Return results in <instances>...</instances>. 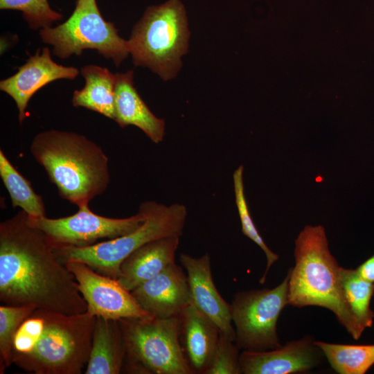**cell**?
I'll use <instances>...</instances> for the list:
<instances>
[{
    "label": "cell",
    "instance_id": "83f0119b",
    "mask_svg": "<svg viewBox=\"0 0 374 374\" xmlns=\"http://www.w3.org/2000/svg\"><path fill=\"white\" fill-rule=\"evenodd\" d=\"M356 270L364 280L374 283V254L362 263Z\"/></svg>",
    "mask_w": 374,
    "mask_h": 374
},
{
    "label": "cell",
    "instance_id": "9a60e30c",
    "mask_svg": "<svg viewBox=\"0 0 374 374\" xmlns=\"http://www.w3.org/2000/svg\"><path fill=\"white\" fill-rule=\"evenodd\" d=\"M139 305L155 317L180 316L190 304L187 276L175 262L131 291Z\"/></svg>",
    "mask_w": 374,
    "mask_h": 374
},
{
    "label": "cell",
    "instance_id": "ffe728a7",
    "mask_svg": "<svg viewBox=\"0 0 374 374\" xmlns=\"http://www.w3.org/2000/svg\"><path fill=\"white\" fill-rule=\"evenodd\" d=\"M85 84L75 90L72 104L75 107H84L114 119L116 74L97 65H85L80 69Z\"/></svg>",
    "mask_w": 374,
    "mask_h": 374
},
{
    "label": "cell",
    "instance_id": "4316f807",
    "mask_svg": "<svg viewBox=\"0 0 374 374\" xmlns=\"http://www.w3.org/2000/svg\"><path fill=\"white\" fill-rule=\"evenodd\" d=\"M238 347L235 341L220 332L219 339L205 374L242 373L238 355Z\"/></svg>",
    "mask_w": 374,
    "mask_h": 374
},
{
    "label": "cell",
    "instance_id": "6da1fadb",
    "mask_svg": "<svg viewBox=\"0 0 374 374\" xmlns=\"http://www.w3.org/2000/svg\"><path fill=\"white\" fill-rule=\"evenodd\" d=\"M0 301L68 315L87 310L74 276L22 210L0 223Z\"/></svg>",
    "mask_w": 374,
    "mask_h": 374
},
{
    "label": "cell",
    "instance_id": "ba28073f",
    "mask_svg": "<svg viewBox=\"0 0 374 374\" xmlns=\"http://www.w3.org/2000/svg\"><path fill=\"white\" fill-rule=\"evenodd\" d=\"M39 36L44 43L53 47V55L61 59L94 49L118 66L130 53L127 40L118 35L114 24L103 17L96 0L75 5L64 22L40 29Z\"/></svg>",
    "mask_w": 374,
    "mask_h": 374
},
{
    "label": "cell",
    "instance_id": "f1b7e54d",
    "mask_svg": "<svg viewBox=\"0 0 374 374\" xmlns=\"http://www.w3.org/2000/svg\"><path fill=\"white\" fill-rule=\"evenodd\" d=\"M87 0H77L75 5H82Z\"/></svg>",
    "mask_w": 374,
    "mask_h": 374
},
{
    "label": "cell",
    "instance_id": "4fadbf2b",
    "mask_svg": "<svg viewBox=\"0 0 374 374\" xmlns=\"http://www.w3.org/2000/svg\"><path fill=\"white\" fill-rule=\"evenodd\" d=\"M179 260L187 272L190 303L206 315L220 332L235 341L231 305L224 300L215 285L209 254L194 258L181 253Z\"/></svg>",
    "mask_w": 374,
    "mask_h": 374
},
{
    "label": "cell",
    "instance_id": "8992f818",
    "mask_svg": "<svg viewBox=\"0 0 374 374\" xmlns=\"http://www.w3.org/2000/svg\"><path fill=\"white\" fill-rule=\"evenodd\" d=\"M141 204L146 217L135 230L88 247L54 249L57 258L63 263L82 262L103 275L117 279L122 262L137 249L154 240L182 235L187 216L184 205L166 206L154 201Z\"/></svg>",
    "mask_w": 374,
    "mask_h": 374
},
{
    "label": "cell",
    "instance_id": "e0dca14e",
    "mask_svg": "<svg viewBox=\"0 0 374 374\" xmlns=\"http://www.w3.org/2000/svg\"><path fill=\"white\" fill-rule=\"evenodd\" d=\"M179 238L178 236L162 238L139 247L122 262L117 280L131 292L153 278L175 262Z\"/></svg>",
    "mask_w": 374,
    "mask_h": 374
},
{
    "label": "cell",
    "instance_id": "5b68a950",
    "mask_svg": "<svg viewBox=\"0 0 374 374\" xmlns=\"http://www.w3.org/2000/svg\"><path fill=\"white\" fill-rule=\"evenodd\" d=\"M189 37L184 4L179 0H168L147 8L127 42L134 64L148 67L167 81L181 69Z\"/></svg>",
    "mask_w": 374,
    "mask_h": 374
},
{
    "label": "cell",
    "instance_id": "3957f363",
    "mask_svg": "<svg viewBox=\"0 0 374 374\" xmlns=\"http://www.w3.org/2000/svg\"><path fill=\"white\" fill-rule=\"evenodd\" d=\"M295 266L289 271L288 305L323 307L356 340L364 330L346 301L340 267L328 248L323 226L308 225L295 240Z\"/></svg>",
    "mask_w": 374,
    "mask_h": 374
},
{
    "label": "cell",
    "instance_id": "9c48e42d",
    "mask_svg": "<svg viewBox=\"0 0 374 374\" xmlns=\"http://www.w3.org/2000/svg\"><path fill=\"white\" fill-rule=\"evenodd\" d=\"M290 273L276 287L251 290L235 294L231 305L235 343L239 349L265 351L281 345L277 335L279 315L288 305Z\"/></svg>",
    "mask_w": 374,
    "mask_h": 374
},
{
    "label": "cell",
    "instance_id": "d4e9b609",
    "mask_svg": "<svg viewBox=\"0 0 374 374\" xmlns=\"http://www.w3.org/2000/svg\"><path fill=\"white\" fill-rule=\"evenodd\" d=\"M242 165L240 166L233 172V181L235 194V204L239 214L242 232L247 238L253 241L264 251L267 258V266L260 283L263 284L265 281L267 274L271 265L278 260V256L274 253L265 244L257 230L253 221L251 217L247 203L244 195V188L243 182Z\"/></svg>",
    "mask_w": 374,
    "mask_h": 374
},
{
    "label": "cell",
    "instance_id": "603a6c76",
    "mask_svg": "<svg viewBox=\"0 0 374 374\" xmlns=\"http://www.w3.org/2000/svg\"><path fill=\"white\" fill-rule=\"evenodd\" d=\"M344 296L352 312L364 330L373 325L374 312L370 308L374 293V283L362 278L356 269L340 267Z\"/></svg>",
    "mask_w": 374,
    "mask_h": 374
},
{
    "label": "cell",
    "instance_id": "30bf717a",
    "mask_svg": "<svg viewBox=\"0 0 374 374\" xmlns=\"http://www.w3.org/2000/svg\"><path fill=\"white\" fill-rule=\"evenodd\" d=\"M146 211L141 204L138 213L129 217L112 218L93 213L89 205L78 207L76 213L60 218L46 216L30 217L29 222L40 229L54 249L84 247L100 239H113L135 230L145 219Z\"/></svg>",
    "mask_w": 374,
    "mask_h": 374
},
{
    "label": "cell",
    "instance_id": "d6986e66",
    "mask_svg": "<svg viewBox=\"0 0 374 374\" xmlns=\"http://www.w3.org/2000/svg\"><path fill=\"white\" fill-rule=\"evenodd\" d=\"M181 318L187 359L193 370L204 373L216 347L219 328L191 303L183 311Z\"/></svg>",
    "mask_w": 374,
    "mask_h": 374
},
{
    "label": "cell",
    "instance_id": "44dd1931",
    "mask_svg": "<svg viewBox=\"0 0 374 374\" xmlns=\"http://www.w3.org/2000/svg\"><path fill=\"white\" fill-rule=\"evenodd\" d=\"M0 177L13 208L19 207L30 217L46 216L43 198L33 190L31 183L12 165L0 150Z\"/></svg>",
    "mask_w": 374,
    "mask_h": 374
},
{
    "label": "cell",
    "instance_id": "7402d4cb",
    "mask_svg": "<svg viewBox=\"0 0 374 374\" xmlns=\"http://www.w3.org/2000/svg\"><path fill=\"white\" fill-rule=\"evenodd\" d=\"M339 374H364L374 364V344L351 345L314 341Z\"/></svg>",
    "mask_w": 374,
    "mask_h": 374
},
{
    "label": "cell",
    "instance_id": "2e32d148",
    "mask_svg": "<svg viewBox=\"0 0 374 374\" xmlns=\"http://www.w3.org/2000/svg\"><path fill=\"white\" fill-rule=\"evenodd\" d=\"M134 72L116 73L114 119L121 127L134 125L141 130L154 143L165 136L166 125L149 109L134 86Z\"/></svg>",
    "mask_w": 374,
    "mask_h": 374
},
{
    "label": "cell",
    "instance_id": "277c9868",
    "mask_svg": "<svg viewBox=\"0 0 374 374\" xmlns=\"http://www.w3.org/2000/svg\"><path fill=\"white\" fill-rule=\"evenodd\" d=\"M42 312L39 336L28 353L13 357V364L35 374L82 373L89 361L96 317L87 310L73 315Z\"/></svg>",
    "mask_w": 374,
    "mask_h": 374
},
{
    "label": "cell",
    "instance_id": "52a82bcc",
    "mask_svg": "<svg viewBox=\"0 0 374 374\" xmlns=\"http://www.w3.org/2000/svg\"><path fill=\"white\" fill-rule=\"evenodd\" d=\"M119 322L127 349L123 367L126 366L130 373H193L179 342L181 315L127 318Z\"/></svg>",
    "mask_w": 374,
    "mask_h": 374
},
{
    "label": "cell",
    "instance_id": "cb8c5ba5",
    "mask_svg": "<svg viewBox=\"0 0 374 374\" xmlns=\"http://www.w3.org/2000/svg\"><path fill=\"white\" fill-rule=\"evenodd\" d=\"M36 308L31 305L0 306V373L13 364V343L16 332Z\"/></svg>",
    "mask_w": 374,
    "mask_h": 374
},
{
    "label": "cell",
    "instance_id": "5bb4252c",
    "mask_svg": "<svg viewBox=\"0 0 374 374\" xmlns=\"http://www.w3.org/2000/svg\"><path fill=\"white\" fill-rule=\"evenodd\" d=\"M323 355L310 337L290 341L265 351H247L239 356L242 373L290 374L317 366Z\"/></svg>",
    "mask_w": 374,
    "mask_h": 374
},
{
    "label": "cell",
    "instance_id": "7c38bea8",
    "mask_svg": "<svg viewBox=\"0 0 374 374\" xmlns=\"http://www.w3.org/2000/svg\"><path fill=\"white\" fill-rule=\"evenodd\" d=\"M79 74L77 68L54 62L48 48L38 49L30 56L17 73L0 82V89L10 96L18 109L21 123L26 117V108L32 96L48 83L60 80H73Z\"/></svg>",
    "mask_w": 374,
    "mask_h": 374
},
{
    "label": "cell",
    "instance_id": "ac0fdd59",
    "mask_svg": "<svg viewBox=\"0 0 374 374\" xmlns=\"http://www.w3.org/2000/svg\"><path fill=\"white\" fill-rule=\"evenodd\" d=\"M127 349L119 320L96 317L86 374H118Z\"/></svg>",
    "mask_w": 374,
    "mask_h": 374
},
{
    "label": "cell",
    "instance_id": "8fae6325",
    "mask_svg": "<svg viewBox=\"0 0 374 374\" xmlns=\"http://www.w3.org/2000/svg\"><path fill=\"white\" fill-rule=\"evenodd\" d=\"M64 264L78 283L87 311L95 317L115 320L154 317L139 305L131 292L116 278L103 275L82 262Z\"/></svg>",
    "mask_w": 374,
    "mask_h": 374
},
{
    "label": "cell",
    "instance_id": "484cf974",
    "mask_svg": "<svg viewBox=\"0 0 374 374\" xmlns=\"http://www.w3.org/2000/svg\"><path fill=\"white\" fill-rule=\"evenodd\" d=\"M0 8L21 11L24 19L34 30L51 26L62 17L61 13L51 8L48 0H0Z\"/></svg>",
    "mask_w": 374,
    "mask_h": 374
},
{
    "label": "cell",
    "instance_id": "7a4b0ae2",
    "mask_svg": "<svg viewBox=\"0 0 374 374\" xmlns=\"http://www.w3.org/2000/svg\"><path fill=\"white\" fill-rule=\"evenodd\" d=\"M30 151L60 196L78 207L89 205L108 188L109 158L98 144L82 134L43 131L32 140Z\"/></svg>",
    "mask_w": 374,
    "mask_h": 374
}]
</instances>
